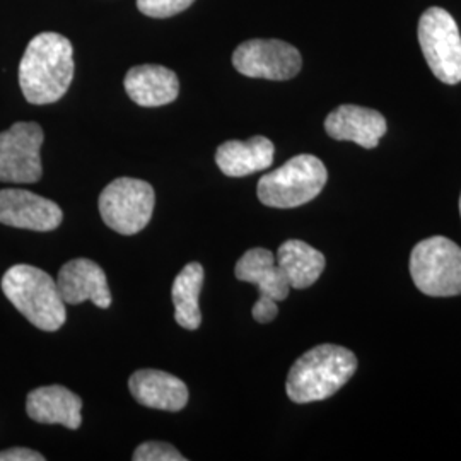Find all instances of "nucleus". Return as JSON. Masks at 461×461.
<instances>
[{
    "mask_svg": "<svg viewBox=\"0 0 461 461\" xmlns=\"http://www.w3.org/2000/svg\"><path fill=\"white\" fill-rule=\"evenodd\" d=\"M325 131L335 140H348L364 149H375L388 131V125L384 116L376 110L342 104L327 116Z\"/></svg>",
    "mask_w": 461,
    "mask_h": 461,
    "instance_id": "nucleus-12",
    "label": "nucleus"
},
{
    "mask_svg": "<svg viewBox=\"0 0 461 461\" xmlns=\"http://www.w3.org/2000/svg\"><path fill=\"white\" fill-rule=\"evenodd\" d=\"M154 203V188L148 182L116 178L99 195V214L108 228L132 236L148 226Z\"/></svg>",
    "mask_w": 461,
    "mask_h": 461,
    "instance_id": "nucleus-7",
    "label": "nucleus"
},
{
    "mask_svg": "<svg viewBox=\"0 0 461 461\" xmlns=\"http://www.w3.org/2000/svg\"><path fill=\"white\" fill-rule=\"evenodd\" d=\"M234 68L255 79L287 81L303 66L299 50L280 40H248L232 53Z\"/></svg>",
    "mask_w": 461,
    "mask_h": 461,
    "instance_id": "nucleus-9",
    "label": "nucleus"
},
{
    "mask_svg": "<svg viewBox=\"0 0 461 461\" xmlns=\"http://www.w3.org/2000/svg\"><path fill=\"white\" fill-rule=\"evenodd\" d=\"M2 291L30 323L43 331H57L66 323V303L57 280L33 265L11 267L2 277Z\"/></svg>",
    "mask_w": 461,
    "mask_h": 461,
    "instance_id": "nucleus-3",
    "label": "nucleus"
},
{
    "mask_svg": "<svg viewBox=\"0 0 461 461\" xmlns=\"http://www.w3.org/2000/svg\"><path fill=\"white\" fill-rule=\"evenodd\" d=\"M417 34L430 72L441 83H461V34L455 17L430 7L419 19Z\"/></svg>",
    "mask_w": 461,
    "mask_h": 461,
    "instance_id": "nucleus-6",
    "label": "nucleus"
},
{
    "mask_svg": "<svg viewBox=\"0 0 461 461\" xmlns=\"http://www.w3.org/2000/svg\"><path fill=\"white\" fill-rule=\"evenodd\" d=\"M236 279L255 284L260 297L284 301L289 296L291 285L284 277L277 260L270 249L251 248L236 264Z\"/></svg>",
    "mask_w": 461,
    "mask_h": 461,
    "instance_id": "nucleus-17",
    "label": "nucleus"
},
{
    "mask_svg": "<svg viewBox=\"0 0 461 461\" xmlns=\"http://www.w3.org/2000/svg\"><path fill=\"white\" fill-rule=\"evenodd\" d=\"M62 209L49 198L40 197L28 190H0V222L19 230H57L62 224Z\"/></svg>",
    "mask_w": 461,
    "mask_h": 461,
    "instance_id": "nucleus-10",
    "label": "nucleus"
},
{
    "mask_svg": "<svg viewBox=\"0 0 461 461\" xmlns=\"http://www.w3.org/2000/svg\"><path fill=\"white\" fill-rule=\"evenodd\" d=\"M411 276L426 296L461 294V248L445 236H432L415 245L411 255Z\"/></svg>",
    "mask_w": 461,
    "mask_h": 461,
    "instance_id": "nucleus-5",
    "label": "nucleus"
},
{
    "mask_svg": "<svg viewBox=\"0 0 461 461\" xmlns=\"http://www.w3.org/2000/svg\"><path fill=\"white\" fill-rule=\"evenodd\" d=\"M45 456L28 447H11L0 451V461H43Z\"/></svg>",
    "mask_w": 461,
    "mask_h": 461,
    "instance_id": "nucleus-23",
    "label": "nucleus"
},
{
    "mask_svg": "<svg viewBox=\"0 0 461 461\" xmlns=\"http://www.w3.org/2000/svg\"><path fill=\"white\" fill-rule=\"evenodd\" d=\"M274 152V144L267 137L257 135L247 142L228 140L221 144L215 152V163L226 176L243 178L272 165Z\"/></svg>",
    "mask_w": 461,
    "mask_h": 461,
    "instance_id": "nucleus-16",
    "label": "nucleus"
},
{
    "mask_svg": "<svg viewBox=\"0 0 461 461\" xmlns=\"http://www.w3.org/2000/svg\"><path fill=\"white\" fill-rule=\"evenodd\" d=\"M279 313V308H277V301L270 299V297H260L258 301L255 303L251 314L253 318L258 321V323H270L276 320V316Z\"/></svg>",
    "mask_w": 461,
    "mask_h": 461,
    "instance_id": "nucleus-22",
    "label": "nucleus"
},
{
    "mask_svg": "<svg viewBox=\"0 0 461 461\" xmlns=\"http://www.w3.org/2000/svg\"><path fill=\"white\" fill-rule=\"evenodd\" d=\"M135 461H183L186 460L175 446L161 443V441H149L139 446L132 456Z\"/></svg>",
    "mask_w": 461,
    "mask_h": 461,
    "instance_id": "nucleus-21",
    "label": "nucleus"
},
{
    "mask_svg": "<svg viewBox=\"0 0 461 461\" xmlns=\"http://www.w3.org/2000/svg\"><path fill=\"white\" fill-rule=\"evenodd\" d=\"M125 91L133 103L146 108L165 106L178 98L180 81L163 66L132 67L125 76Z\"/></svg>",
    "mask_w": 461,
    "mask_h": 461,
    "instance_id": "nucleus-15",
    "label": "nucleus"
},
{
    "mask_svg": "<svg viewBox=\"0 0 461 461\" xmlns=\"http://www.w3.org/2000/svg\"><path fill=\"white\" fill-rule=\"evenodd\" d=\"M327 180L329 173L321 159L301 154L262 176L257 194L267 207L294 209L318 197Z\"/></svg>",
    "mask_w": 461,
    "mask_h": 461,
    "instance_id": "nucleus-4",
    "label": "nucleus"
},
{
    "mask_svg": "<svg viewBox=\"0 0 461 461\" xmlns=\"http://www.w3.org/2000/svg\"><path fill=\"white\" fill-rule=\"evenodd\" d=\"M133 398L149 409L180 412L188 403V388L182 379L158 369H139L129 379Z\"/></svg>",
    "mask_w": 461,
    "mask_h": 461,
    "instance_id": "nucleus-13",
    "label": "nucleus"
},
{
    "mask_svg": "<svg viewBox=\"0 0 461 461\" xmlns=\"http://www.w3.org/2000/svg\"><path fill=\"white\" fill-rule=\"evenodd\" d=\"M194 2L195 0H137V7L146 16L163 19L180 14Z\"/></svg>",
    "mask_w": 461,
    "mask_h": 461,
    "instance_id": "nucleus-20",
    "label": "nucleus"
},
{
    "mask_svg": "<svg viewBox=\"0 0 461 461\" xmlns=\"http://www.w3.org/2000/svg\"><path fill=\"white\" fill-rule=\"evenodd\" d=\"M43 139L41 127L34 122H17L0 133V182H40Z\"/></svg>",
    "mask_w": 461,
    "mask_h": 461,
    "instance_id": "nucleus-8",
    "label": "nucleus"
},
{
    "mask_svg": "<svg viewBox=\"0 0 461 461\" xmlns=\"http://www.w3.org/2000/svg\"><path fill=\"white\" fill-rule=\"evenodd\" d=\"M460 215H461V195H460Z\"/></svg>",
    "mask_w": 461,
    "mask_h": 461,
    "instance_id": "nucleus-24",
    "label": "nucleus"
},
{
    "mask_svg": "<svg viewBox=\"0 0 461 461\" xmlns=\"http://www.w3.org/2000/svg\"><path fill=\"white\" fill-rule=\"evenodd\" d=\"M57 285L66 304H81L84 301H91L103 310L110 308L112 304L106 274L93 260L76 258L67 262L59 272Z\"/></svg>",
    "mask_w": 461,
    "mask_h": 461,
    "instance_id": "nucleus-11",
    "label": "nucleus"
},
{
    "mask_svg": "<svg viewBox=\"0 0 461 461\" xmlns=\"http://www.w3.org/2000/svg\"><path fill=\"white\" fill-rule=\"evenodd\" d=\"M203 267L192 262L183 268L173 282L171 296L175 303V320L186 330H197L202 323L200 313V291L203 285Z\"/></svg>",
    "mask_w": 461,
    "mask_h": 461,
    "instance_id": "nucleus-19",
    "label": "nucleus"
},
{
    "mask_svg": "<svg viewBox=\"0 0 461 461\" xmlns=\"http://www.w3.org/2000/svg\"><path fill=\"white\" fill-rule=\"evenodd\" d=\"M74 77V50L66 36L40 33L28 43L19 64V86L32 104L62 98Z\"/></svg>",
    "mask_w": 461,
    "mask_h": 461,
    "instance_id": "nucleus-1",
    "label": "nucleus"
},
{
    "mask_svg": "<svg viewBox=\"0 0 461 461\" xmlns=\"http://www.w3.org/2000/svg\"><path fill=\"white\" fill-rule=\"evenodd\" d=\"M83 400L66 386L51 384L36 388L26 400V412L40 424H60L79 429L83 422Z\"/></svg>",
    "mask_w": 461,
    "mask_h": 461,
    "instance_id": "nucleus-14",
    "label": "nucleus"
},
{
    "mask_svg": "<svg viewBox=\"0 0 461 461\" xmlns=\"http://www.w3.org/2000/svg\"><path fill=\"white\" fill-rule=\"evenodd\" d=\"M357 369V357L346 347L316 346L289 371L285 392L294 403L321 402L335 395Z\"/></svg>",
    "mask_w": 461,
    "mask_h": 461,
    "instance_id": "nucleus-2",
    "label": "nucleus"
},
{
    "mask_svg": "<svg viewBox=\"0 0 461 461\" xmlns=\"http://www.w3.org/2000/svg\"><path fill=\"white\" fill-rule=\"evenodd\" d=\"M277 265L291 289H306L321 277L327 262L323 253L310 247L308 243L289 240L280 245Z\"/></svg>",
    "mask_w": 461,
    "mask_h": 461,
    "instance_id": "nucleus-18",
    "label": "nucleus"
}]
</instances>
